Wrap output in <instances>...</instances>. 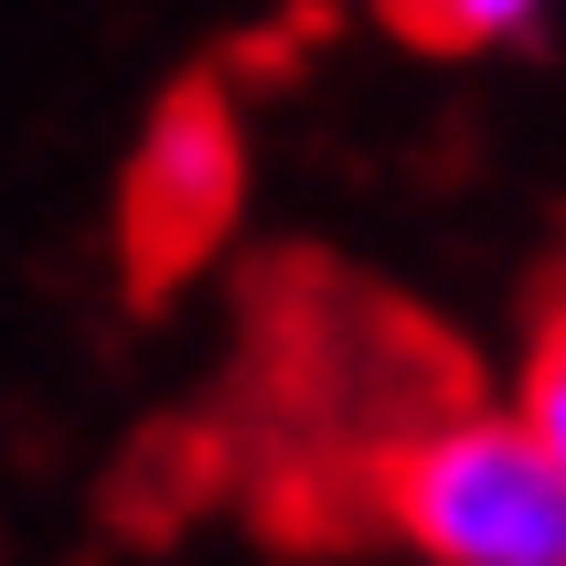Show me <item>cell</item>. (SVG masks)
I'll return each instance as SVG.
<instances>
[{"label":"cell","instance_id":"1","mask_svg":"<svg viewBox=\"0 0 566 566\" xmlns=\"http://www.w3.org/2000/svg\"><path fill=\"white\" fill-rule=\"evenodd\" d=\"M375 513L417 566H566V471L513 407H449L385 449Z\"/></svg>","mask_w":566,"mask_h":566},{"label":"cell","instance_id":"2","mask_svg":"<svg viewBox=\"0 0 566 566\" xmlns=\"http://www.w3.org/2000/svg\"><path fill=\"white\" fill-rule=\"evenodd\" d=\"M247 214V118L214 75H192L150 107L139 150H128V182H118V256H128V289L160 300L182 289L203 256L235 235Z\"/></svg>","mask_w":566,"mask_h":566},{"label":"cell","instance_id":"3","mask_svg":"<svg viewBox=\"0 0 566 566\" xmlns=\"http://www.w3.org/2000/svg\"><path fill=\"white\" fill-rule=\"evenodd\" d=\"M545 11H556V0H407L396 22H407L417 43H439V54H492V43H535Z\"/></svg>","mask_w":566,"mask_h":566},{"label":"cell","instance_id":"4","mask_svg":"<svg viewBox=\"0 0 566 566\" xmlns=\"http://www.w3.org/2000/svg\"><path fill=\"white\" fill-rule=\"evenodd\" d=\"M513 417L535 428V449L566 471V311H545L535 353H524V385H513Z\"/></svg>","mask_w":566,"mask_h":566},{"label":"cell","instance_id":"5","mask_svg":"<svg viewBox=\"0 0 566 566\" xmlns=\"http://www.w3.org/2000/svg\"><path fill=\"white\" fill-rule=\"evenodd\" d=\"M375 11H407V0H375Z\"/></svg>","mask_w":566,"mask_h":566}]
</instances>
